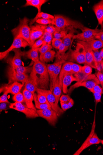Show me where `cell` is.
Masks as SVG:
<instances>
[{"label": "cell", "mask_w": 103, "mask_h": 155, "mask_svg": "<svg viewBox=\"0 0 103 155\" xmlns=\"http://www.w3.org/2000/svg\"><path fill=\"white\" fill-rule=\"evenodd\" d=\"M75 81H78V80L73 75H66L64 78L62 84V90L64 93L67 94L68 93V87L72 82Z\"/></svg>", "instance_id": "obj_20"}, {"label": "cell", "mask_w": 103, "mask_h": 155, "mask_svg": "<svg viewBox=\"0 0 103 155\" xmlns=\"http://www.w3.org/2000/svg\"><path fill=\"white\" fill-rule=\"evenodd\" d=\"M52 47L51 45L43 44L40 48H39V51L40 53V60L41 62H43V56L48 51L52 50Z\"/></svg>", "instance_id": "obj_29"}, {"label": "cell", "mask_w": 103, "mask_h": 155, "mask_svg": "<svg viewBox=\"0 0 103 155\" xmlns=\"http://www.w3.org/2000/svg\"><path fill=\"white\" fill-rule=\"evenodd\" d=\"M29 20L27 18L20 19V24L16 28L11 30L14 39L22 38L26 41L31 45L30 40L31 28L28 25Z\"/></svg>", "instance_id": "obj_3"}, {"label": "cell", "mask_w": 103, "mask_h": 155, "mask_svg": "<svg viewBox=\"0 0 103 155\" xmlns=\"http://www.w3.org/2000/svg\"><path fill=\"white\" fill-rule=\"evenodd\" d=\"M72 72L74 74H77L82 72V66L78 64L71 62Z\"/></svg>", "instance_id": "obj_39"}, {"label": "cell", "mask_w": 103, "mask_h": 155, "mask_svg": "<svg viewBox=\"0 0 103 155\" xmlns=\"http://www.w3.org/2000/svg\"><path fill=\"white\" fill-rule=\"evenodd\" d=\"M54 18V16L50 15V14L41 12L38 13L36 17L30 21L29 25H32L38 19H43L53 20Z\"/></svg>", "instance_id": "obj_26"}, {"label": "cell", "mask_w": 103, "mask_h": 155, "mask_svg": "<svg viewBox=\"0 0 103 155\" xmlns=\"http://www.w3.org/2000/svg\"><path fill=\"white\" fill-rule=\"evenodd\" d=\"M30 46L27 42L22 38H16L14 39L12 44L7 50L0 53V59L1 60L5 59L9 54L10 52L14 49L21 48H25Z\"/></svg>", "instance_id": "obj_12"}, {"label": "cell", "mask_w": 103, "mask_h": 155, "mask_svg": "<svg viewBox=\"0 0 103 155\" xmlns=\"http://www.w3.org/2000/svg\"><path fill=\"white\" fill-rule=\"evenodd\" d=\"M11 104L5 102L1 103L0 104V112L1 113L3 110H6L10 108V106Z\"/></svg>", "instance_id": "obj_46"}, {"label": "cell", "mask_w": 103, "mask_h": 155, "mask_svg": "<svg viewBox=\"0 0 103 155\" xmlns=\"http://www.w3.org/2000/svg\"><path fill=\"white\" fill-rule=\"evenodd\" d=\"M92 68L90 66L86 64L82 66L81 73L86 76L92 74Z\"/></svg>", "instance_id": "obj_37"}, {"label": "cell", "mask_w": 103, "mask_h": 155, "mask_svg": "<svg viewBox=\"0 0 103 155\" xmlns=\"http://www.w3.org/2000/svg\"><path fill=\"white\" fill-rule=\"evenodd\" d=\"M10 108L23 113L27 118H34L39 117L36 110L27 107L22 103L15 102L11 103Z\"/></svg>", "instance_id": "obj_8"}, {"label": "cell", "mask_w": 103, "mask_h": 155, "mask_svg": "<svg viewBox=\"0 0 103 155\" xmlns=\"http://www.w3.org/2000/svg\"><path fill=\"white\" fill-rule=\"evenodd\" d=\"M95 117L93 123L92 125V129L91 133H90L89 136L87 138L84 143L82 144L81 147L78 149V150L73 155H79L85 149L86 147L87 144V143L89 141L90 138L92 137V136L95 133V128L96 124H95Z\"/></svg>", "instance_id": "obj_22"}, {"label": "cell", "mask_w": 103, "mask_h": 155, "mask_svg": "<svg viewBox=\"0 0 103 155\" xmlns=\"http://www.w3.org/2000/svg\"><path fill=\"white\" fill-rule=\"evenodd\" d=\"M94 11L97 18L98 25L101 26V29H103V0H101L93 7Z\"/></svg>", "instance_id": "obj_15"}, {"label": "cell", "mask_w": 103, "mask_h": 155, "mask_svg": "<svg viewBox=\"0 0 103 155\" xmlns=\"http://www.w3.org/2000/svg\"><path fill=\"white\" fill-rule=\"evenodd\" d=\"M53 34L47 32H44L42 37L43 40V44L51 45L53 38Z\"/></svg>", "instance_id": "obj_34"}, {"label": "cell", "mask_w": 103, "mask_h": 155, "mask_svg": "<svg viewBox=\"0 0 103 155\" xmlns=\"http://www.w3.org/2000/svg\"><path fill=\"white\" fill-rule=\"evenodd\" d=\"M96 76L101 85H103V73L101 72L98 71Z\"/></svg>", "instance_id": "obj_51"}, {"label": "cell", "mask_w": 103, "mask_h": 155, "mask_svg": "<svg viewBox=\"0 0 103 155\" xmlns=\"http://www.w3.org/2000/svg\"><path fill=\"white\" fill-rule=\"evenodd\" d=\"M73 28H71L69 32L62 39L63 43L65 47L66 51L69 49L71 43L72 39L74 35V30H73Z\"/></svg>", "instance_id": "obj_25"}, {"label": "cell", "mask_w": 103, "mask_h": 155, "mask_svg": "<svg viewBox=\"0 0 103 155\" xmlns=\"http://www.w3.org/2000/svg\"><path fill=\"white\" fill-rule=\"evenodd\" d=\"M101 86H102V89H103V85H101Z\"/></svg>", "instance_id": "obj_57"}, {"label": "cell", "mask_w": 103, "mask_h": 155, "mask_svg": "<svg viewBox=\"0 0 103 155\" xmlns=\"http://www.w3.org/2000/svg\"><path fill=\"white\" fill-rule=\"evenodd\" d=\"M36 92L46 97L52 108L56 112L58 117H60L64 113V111L58 105L55 96L50 90L37 88Z\"/></svg>", "instance_id": "obj_5"}, {"label": "cell", "mask_w": 103, "mask_h": 155, "mask_svg": "<svg viewBox=\"0 0 103 155\" xmlns=\"http://www.w3.org/2000/svg\"><path fill=\"white\" fill-rule=\"evenodd\" d=\"M39 48H31L28 51L25 52L24 56L27 58L32 60L34 63L40 61L38 55Z\"/></svg>", "instance_id": "obj_21"}, {"label": "cell", "mask_w": 103, "mask_h": 155, "mask_svg": "<svg viewBox=\"0 0 103 155\" xmlns=\"http://www.w3.org/2000/svg\"><path fill=\"white\" fill-rule=\"evenodd\" d=\"M68 104L69 105V109L71 108L74 105V101L71 98L70 101L68 103Z\"/></svg>", "instance_id": "obj_54"}, {"label": "cell", "mask_w": 103, "mask_h": 155, "mask_svg": "<svg viewBox=\"0 0 103 155\" xmlns=\"http://www.w3.org/2000/svg\"><path fill=\"white\" fill-rule=\"evenodd\" d=\"M24 86L25 89L31 92L33 95L38 88L30 76L24 84Z\"/></svg>", "instance_id": "obj_24"}, {"label": "cell", "mask_w": 103, "mask_h": 155, "mask_svg": "<svg viewBox=\"0 0 103 155\" xmlns=\"http://www.w3.org/2000/svg\"><path fill=\"white\" fill-rule=\"evenodd\" d=\"M68 34V31L66 29L62 30L60 31H56L53 34L54 38L61 39L64 38Z\"/></svg>", "instance_id": "obj_36"}, {"label": "cell", "mask_w": 103, "mask_h": 155, "mask_svg": "<svg viewBox=\"0 0 103 155\" xmlns=\"http://www.w3.org/2000/svg\"><path fill=\"white\" fill-rule=\"evenodd\" d=\"M12 100L15 102L22 103H25L24 95L20 92L14 95L12 98Z\"/></svg>", "instance_id": "obj_38"}, {"label": "cell", "mask_w": 103, "mask_h": 155, "mask_svg": "<svg viewBox=\"0 0 103 155\" xmlns=\"http://www.w3.org/2000/svg\"><path fill=\"white\" fill-rule=\"evenodd\" d=\"M43 44V40L42 37H41L35 42L31 47L33 49H36L39 48V47L41 46Z\"/></svg>", "instance_id": "obj_43"}, {"label": "cell", "mask_w": 103, "mask_h": 155, "mask_svg": "<svg viewBox=\"0 0 103 155\" xmlns=\"http://www.w3.org/2000/svg\"><path fill=\"white\" fill-rule=\"evenodd\" d=\"M8 93L6 92L5 91L4 92L3 94L1 97L0 98V103H8L10 102L8 101Z\"/></svg>", "instance_id": "obj_48"}, {"label": "cell", "mask_w": 103, "mask_h": 155, "mask_svg": "<svg viewBox=\"0 0 103 155\" xmlns=\"http://www.w3.org/2000/svg\"><path fill=\"white\" fill-rule=\"evenodd\" d=\"M14 56L11 60L9 62L10 65L13 68L22 65V57L24 56L25 51H22L20 49H14Z\"/></svg>", "instance_id": "obj_14"}, {"label": "cell", "mask_w": 103, "mask_h": 155, "mask_svg": "<svg viewBox=\"0 0 103 155\" xmlns=\"http://www.w3.org/2000/svg\"><path fill=\"white\" fill-rule=\"evenodd\" d=\"M95 39H99L103 41V29L98 33Z\"/></svg>", "instance_id": "obj_52"}, {"label": "cell", "mask_w": 103, "mask_h": 155, "mask_svg": "<svg viewBox=\"0 0 103 155\" xmlns=\"http://www.w3.org/2000/svg\"><path fill=\"white\" fill-rule=\"evenodd\" d=\"M56 52L52 50L48 51L44 54L43 58V62L48 63L53 62L55 57Z\"/></svg>", "instance_id": "obj_30"}, {"label": "cell", "mask_w": 103, "mask_h": 155, "mask_svg": "<svg viewBox=\"0 0 103 155\" xmlns=\"http://www.w3.org/2000/svg\"><path fill=\"white\" fill-rule=\"evenodd\" d=\"M62 43V39H57L54 38H53L51 42L52 46L56 49H58Z\"/></svg>", "instance_id": "obj_41"}, {"label": "cell", "mask_w": 103, "mask_h": 155, "mask_svg": "<svg viewBox=\"0 0 103 155\" xmlns=\"http://www.w3.org/2000/svg\"><path fill=\"white\" fill-rule=\"evenodd\" d=\"M99 53L101 58L103 60V51L101 50L100 52H99Z\"/></svg>", "instance_id": "obj_55"}, {"label": "cell", "mask_w": 103, "mask_h": 155, "mask_svg": "<svg viewBox=\"0 0 103 155\" xmlns=\"http://www.w3.org/2000/svg\"><path fill=\"white\" fill-rule=\"evenodd\" d=\"M24 84L15 82L10 84H6L1 88V93L6 91L8 94L14 95L20 92Z\"/></svg>", "instance_id": "obj_13"}, {"label": "cell", "mask_w": 103, "mask_h": 155, "mask_svg": "<svg viewBox=\"0 0 103 155\" xmlns=\"http://www.w3.org/2000/svg\"><path fill=\"white\" fill-rule=\"evenodd\" d=\"M39 117L46 120L51 125L55 126L58 120L56 112L52 108L44 110H37Z\"/></svg>", "instance_id": "obj_11"}, {"label": "cell", "mask_w": 103, "mask_h": 155, "mask_svg": "<svg viewBox=\"0 0 103 155\" xmlns=\"http://www.w3.org/2000/svg\"><path fill=\"white\" fill-rule=\"evenodd\" d=\"M90 45L93 51L98 50L103 48V41L99 39H95L91 41L88 42Z\"/></svg>", "instance_id": "obj_27"}, {"label": "cell", "mask_w": 103, "mask_h": 155, "mask_svg": "<svg viewBox=\"0 0 103 155\" xmlns=\"http://www.w3.org/2000/svg\"><path fill=\"white\" fill-rule=\"evenodd\" d=\"M26 106L29 108L37 110V108L33 103L34 98L33 94L30 91L24 89L23 92Z\"/></svg>", "instance_id": "obj_18"}, {"label": "cell", "mask_w": 103, "mask_h": 155, "mask_svg": "<svg viewBox=\"0 0 103 155\" xmlns=\"http://www.w3.org/2000/svg\"><path fill=\"white\" fill-rule=\"evenodd\" d=\"M46 0H26L24 7L32 6L37 8L38 10V13L41 12V8L42 6L47 2Z\"/></svg>", "instance_id": "obj_23"}, {"label": "cell", "mask_w": 103, "mask_h": 155, "mask_svg": "<svg viewBox=\"0 0 103 155\" xmlns=\"http://www.w3.org/2000/svg\"><path fill=\"white\" fill-rule=\"evenodd\" d=\"M37 100L40 103L50 105L45 96L39 93H37Z\"/></svg>", "instance_id": "obj_42"}, {"label": "cell", "mask_w": 103, "mask_h": 155, "mask_svg": "<svg viewBox=\"0 0 103 155\" xmlns=\"http://www.w3.org/2000/svg\"><path fill=\"white\" fill-rule=\"evenodd\" d=\"M100 84L96 75L91 74L85 76L81 81L77 82L70 87L68 90V94H70L75 88L84 87L91 91L97 84Z\"/></svg>", "instance_id": "obj_4"}, {"label": "cell", "mask_w": 103, "mask_h": 155, "mask_svg": "<svg viewBox=\"0 0 103 155\" xmlns=\"http://www.w3.org/2000/svg\"><path fill=\"white\" fill-rule=\"evenodd\" d=\"M30 27L31 29L30 37V46L32 47L35 41L42 36L45 31L40 29L36 25H31Z\"/></svg>", "instance_id": "obj_16"}, {"label": "cell", "mask_w": 103, "mask_h": 155, "mask_svg": "<svg viewBox=\"0 0 103 155\" xmlns=\"http://www.w3.org/2000/svg\"><path fill=\"white\" fill-rule=\"evenodd\" d=\"M54 16L51 24L61 30H65L68 27L73 28L83 32L86 28L80 22L72 20L65 16L60 15H55Z\"/></svg>", "instance_id": "obj_2"}, {"label": "cell", "mask_w": 103, "mask_h": 155, "mask_svg": "<svg viewBox=\"0 0 103 155\" xmlns=\"http://www.w3.org/2000/svg\"><path fill=\"white\" fill-rule=\"evenodd\" d=\"M36 22L39 24L46 25L52 24V20L43 19H38Z\"/></svg>", "instance_id": "obj_44"}, {"label": "cell", "mask_w": 103, "mask_h": 155, "mask_svg": "<svg viewBox=\"0 0 103 155\" xmlns=\"http://www.w3.org/2000/svg\"><path fill=\"white\" fill-rule=\"evenodd\" d=\"M77 41L78 43L82 45L85 48V51L86 64L98 70V66L95 60L94 51L89 44L88 42L79 40H78Z\"/></svg>", "instance_id": "obj_10"}, {"label": "cell", "mask_w": 103, "mask_h": 155, "mask_svg": "<svg viewBox=\"0 0 103 155\" xmlns=\"http://www.w3.org/2000/svg\"><path fill=\"white\" fill-rule=\"evenodd\" d=\"M100 143H101V140L98 137L96 134L95 133L94 135L88 141L85 149L92 145L98 144Z\"/></svg>", "instance_id": "obj_33"}, {"label": "cell", "mask_w": 103, "mask_h": 155, "mask_svg": "<svg viewBox=\"0 0 103 155\" xmlns=\"http://www.w3.org/2000/svg\"><path fill=\"white\" fill-rule=\"evenodd\" d=\"M61 30H62L52 25L48 26L46 25L45 29V32H47L53 34L56 31H60Z\"/></svg>", "instance_id": "obj_40"}, {"label": "cell", "mask_w": 103, "mask_h": 155, "mask_svg": "<svg viewBox=\"0 0 103 155\" xmlns=\"http://www.w3.org/2000/svg\"><path fill=\"white\" fill-rule=\"evenodd\" d=\"M71 62L64 63L63 66L60 73L59 76L60 84L62 87L63 81L64 78L66 75H73Z\"/></svg>", "instance_id": "obj_17"}, {"label": "cell", "mask_w": 103, "mask_h": 155, "mask_svg": "<svg viewBox=\"0 0 103 155\" xmlns=\"http://www.w3.org/2000/svg\"><path fill=\"white\" fill-rule=\"evenodd\" d=\"M29 76L38 88L50 90V77L45 63L40 61L34 62Z\"/></svg>", "instance_id": "obj_1"}, {"label": "cell", "mask_w": 103, "mask_h": 155, "mask_svg": "<svg viewBox=\"0 0 103 155\" xmlns=\"http://www.w3.org/2000/svg\"><path fill=\"white\" fill-rule=\"evenodd\" d=\"M6 74L8 80V84L15 82H21L24 84L29 77L27 74L18 73L10 65L7 68Z\"/></svg>", "instance_id": "obj_6"}, {"label": "cell", "mask_w": 103, "mask_h": 155, "mask_svg": "<svg viewBox=\"0 0 103 155\" xmlns=\"http://www.w3.org/2000/svg\"><path fill=\"white\" fill-rule=\"evenodd\" d=\"M94 55L97 64L98 71L101 72V64L103 63V60L101 58L98 50L94 51Z\"/></svg>", "instance_id": "obj_32"}, {"label": "cell", "mask_w": 103, "mask_h": 155, "mask_svg": "<svg viewBox=\"0 0 103 155\" xmlns=\"http://www.w3.org/2000/svg\"><path fill=\"white\" fill-rule=\"evenodd\" d=\"M13 68L18 73L24 74H31V73L33 68V66L32 67L30 66L25 67L21 66Z\"/></svg>", "instance_id": "obj_28"}, {"label": "cell", "mask_w": 103, "mask_h": 155, "mask_svg": "<svg viewBox=\"0 0 103 155\" xmlns=\"http://www.w3.org/2000/svg\"><path fill=\"white\" fill-rule=\"evenodd\" d=\"M90 91L92 93H97L101 94H103L102 88L98 84L95 86Z\"/></svg>", "instance_id": "obj_45"}, {"label": "cell", "mask_w": 103, "mask_h": 155, "mask_svg": "<svg viewBox=\"0 0 103 155\" xmlns=\"http://www.w3.org/2000/svg\"><path fill=\"white\" fill-rule=\"evenodd\" d=\"M58 49L59 50L58 53L61 54L63 56H64L66 51L65 45L63 43L59 48Z\"/></svg>", "instance_id": "obj_50"}, {"label": "cell", "mask_w": 103, "mask_h": 155, "mask_svg": "<svg viewBox=\"0 0 103 155\" xmlns=\"http://www.w3.org/2000/svg\"><path fill=\"white\" fill-rule=\"evenodd\" d=\"M70 59L80 64H86L85 51L84 46L78 43L76 49L70 51Z\"/></svg>", "instance_id": "obj_7"}, {"label": "cell", "mask_w": 103, "mask_h": 155, "mask_svg": "<svg viewBox=\"0 0 103 155\" xmlns=\"http://www.w3.org/2000/svg\"><path fill=\"white\" fill-rule=\"evenodd\" d=\"M71 98L68 95H63L60 98V102L67 103L70 100Z\"/></svg>", "instance_id": "obj_47"}, {"label": "cell", "mask_w": 103, "mask_h": 155, "mask_svg": "<svg viewBox=\"0 0 103 155\" xmlns=\"http://www.w3.org/2000/svg\"><path fill=\"white\" fill-rule=\"evenodd\" d=\"M101 30V29H92L86 27L82 32L73 36L72 39L86 42H89L95 39L96 36Z\"/></svg>", "instance_id": "obj_9"}, {"label": "cell", "mask_w": 103, "mask_h": 155, "mask_svg": "<svg viewBox=\"0 0 103 155\" xmlns=\"http://www.w3.org/2000/svg\"><path fill=\"white\" fill-rule=\"evenodd\" d=\"M93 93L94 96L96 105L98 103L101 102V98L102 94L97 93Z\"/></svg>", "instance_id": "obj_49"}, {"label": "cell", "mask_w": 103, "mask_h": 155, "mask_svg": "<svg viewBox=\"0 0 103 155\" xmlns=\"http://www.w3.org/2000/svg\"><path fill=\"white\" fill-rule=\"evenodd\" d=\"M101 143L103 145V140H101Z\"/></svg>", "instance_id": "obj_56"}, {"label": "cell", "mask_w": 103, "mask_h": 155, "mask_svg": "<svg viewBox=\"0 0 103 155\" xmlns=\"http://www.w3.org/2000/svg\"><path fill=\"white\" fill-rule=\"evenodd\" d=\"M101 50L102 51H103V48H102Z\"/></svg>", "instance_id": "obj_58"}, {"label": "cell", "mask_w": 103, "mask_h": 155, "mask_svg": "<svg viewBox=\"0 0 103 155\" xmlns=\"http://www.w3.org/2000/svg\"><path fill=\"white\" fill-rule=\"evenodd\" d=\"M34 98V101L35 104V106L36 108L39 110H44L52 108L50 105L47 104H42L40 103L37 98V94H35L33 95Z\"/></svg>", "instance_id": "obj_31"}, {"label": "cell", "mask_w": 103, "mask_h": 155, "mask_svg": "<svg viewBox=\"0 0 103 155\" xmlns=\"http://www.w3.org/2000/svg\"><path fill=\"white\" fill-rule=\"evenodd\" d=\"M62 64H61L57 66L54 70L53 74V85L55 82L57 78L60 74L62 67Z\"/></svg>", "instance_id": "obj_35"}, {"label": "cell", "mask_w": 103, "mask_h": 155, "mask_svg": "<svg viewBox=\"0 0 103 155\" xmlns=\"http://www.w3.org/2000/svg\"><path fill=\"white\" fill-rule=\"evenodd\" d=\"M62 90V87L60 84L59 78L58 77L55 82L53 85L51 91L55 96L58 104L61 97Z\"/></svg>", "instance_id": "obj_19"}, {"label": "cell", "mask_w": 103, "mask_h": 155, "mask_svg": "<svg viewBox=\"0 0 103 155\" xmlns=\"http://www.w3.org/2000/svg\"><path fill=\"white\" fill-rule=\"evenodd\" d=\"M61 108L64 111H65L69 109V105L67 103H63L60 102Z\"/></svg>", "instance_id": "obj_53"}]
</instances>
